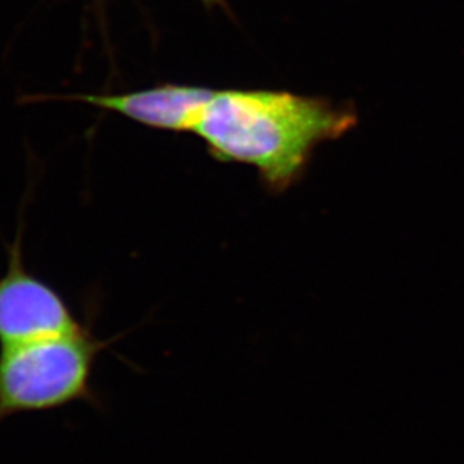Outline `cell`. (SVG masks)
<instances>
[{
	"mask_svg": "<svg viewBox=\"0 0 464 464\" xmlns=\"http://www.w3.org/2000/svg\"><path fill=\"white\" fill-rule=\"evenodd\" d=\"M203 4L207 5V6H221V8H226V0H202Z\"/></svg>",
	"mask_w": 464,
	"mask_h": 464,
	"instance_id": "5",
	"label": "cell"
},
{
	"mask_svg": "<svg viewBox=\"0 0 464 464\" xmlns=\"http://www.w3.org/2000/svg\"><path fill=\"white\" fill-rule=\"evenodd\" d=\"M214 93V89L203 86L169 83L119 95L77 93L66 100L114 111L161 131L193 132L194 125Z\"/></svg>",
	"mask_w": 464,
	"mask_h": 464,
	"instance_id": "4",
	"label": "cell"
},
{
	"mask_svg": "<svg viewBox=\"0 0 464 464\" xmlns=\"http://www.w3.org/2000/svg\"><path fill=\"white\" fill-rule=\"evenodd\" d=\"M105 346L83 324L0 346V424L20 413L93 401V370Z\"/></svg>",
	"mask_w": 464,
	"mask_h": 464,
	"instance_id": "2",
	"label": "cell"
},
{
	"mask_svg": "<svg viewBox=\"0 0 464 464\" xmlns=\"http://www.w3.org/2000/svg\"><path fill=\"white\" fill-rule=\"evenodd\" d=\"M358 123L352 105L285 91H215L193 132L219 162L255 167L272 194L301 180L311 155L324 141L337 140Z\"/></svg>",
	"mask_w": 464,
	"mask_h": 464,
	"instance_id": "1",
	"label": "cell"
},
{
	"mask_svg": "<svg viewBox=\"0 0 464 464\" xmlns=\"http://www.w3.org/2000/svg\"><path fill=\"white\" fill-rule=\"evenodd\" d=\"M6 253V269L0 274V346L80 328L66 299L29 271L20 233Z\"/></svg>",
	"mask_w": 464,
	"mask_h": 464,
	"instance_id": "3",
	"label": "cell"
}]
</instances>
